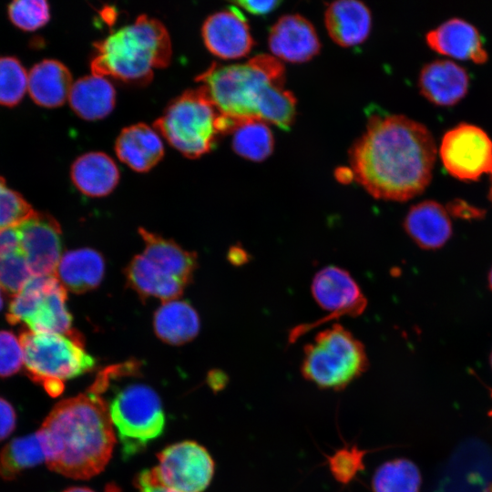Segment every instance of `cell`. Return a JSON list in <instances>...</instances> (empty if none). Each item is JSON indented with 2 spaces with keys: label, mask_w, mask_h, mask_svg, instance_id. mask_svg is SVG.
Returning <instances> with one entry per match:
<instances>
[{
  "label": "cell",
  "mask_w": 492,
  "mask_h": 492,
  "mask_svg": "<svg viewBox=\"0 0 492 492\" xmlns=\"http://www.w3.org/2000/svg\"><path fill=\"white\" fill-rule=\"evenodd\" d=\"M119 170L115 161L103 152H87L72 164L70 177L76 188L93 198L108 195L119 181Z\"/></svg>",
  "instance_id": "22"
},
{
  "label": "cell",
  "mask_w": 492,
  "mask_h": 492,
  "mask_svg": "<svg viewBox=\"0 0 492 492\" xmlns=\"http://www.w3.org/2000/svg\"><path fill=\"white\" fill-rule=\"evenodd\" d=\"M153 128L183 156L197 159L215 147L220 135L231 133L234 125L200 86L173 99Z\"/></svg>",
  "instance_id": "5"
},
{
  "label": "cell",
  "mask_w": 492,
  "mask_h": 492,
  "mask_svg": "<svg viewBox=\"0 0 492 492\" xmlns=\"http://www.w3.org/2000/svg\"><path fill=\"white\" fill-rule=\"evenodd\" d=\"M437 149L430 130L403 115H373L349 150L354 179L374 198L405 201L431 181Z\"/></svg>",
  "instance_id": "1"
},
{
  "label": "cell",
  "mask_w": 492,
  "mask_h": 492,
  "mask_svg": "<svg viewBox=\"0 0 492 492\" xmlns=\"http://www.w3.org/2000/svg\"><path fill=\"white\" fill-rule=\"evenodd\" d=\"M67 298V290L55 275L31 277L13 296L6 320L11 324L23 323L33 333H71L73 319Z\"/></svg>",
  "instance_id": "9"
},
{
  "label": "cell",
  "mask_w": 492,
  "mask_h": 492,
  "mask_svg": "<svg viewBox=\"0 0 492 492\" xmlns=\"http://www.w3.org/2000/svg\"><path fill=\"white\" fill-rule=\"evenodd\" d=\"M490 364H491V367H492V352H491V354H490Z\"/></svg>",
  "instance_id": "44"
},
{
  "label": "cell",
  "mask_w": 492,
  "mask_h": 492,
  "mask_svg": "<svg viewBox=\"0 0 492 492\" xmlns=\"http://www.w3.org/2000/svg\"><path fill=\"white\" fill-rule=\"evenodd\" d=\"M138 233L145 245L142 254L152 264L186 285L191 282L197 267V255L194 252L186 251L175 241L143 228L138 229Z\"/></svg>",
  "instance_id": "24"
},
{
  "label": "cell",
  "mask_w": 492,
  "mask_h": 492,
  "mask_svg": "<svg viewBox=\"0 0 492 492\" xmlns=\"http://www.w3.org/2000/svg\"><path fill=\"white\" fill-rule=\"evenodd\" d=\"M19 340L26 375L51 396L59 395L64 383L90 372L95 358L84 348V339L71 333L23 332Z\"/></svg>",
  "instance_id": "6"
},
{
  "label": "cell",
  "mask_w": 492,
  "mask_h": 492,
  "mask_svg": "<svg viewBox=\"0 0 492 492\" xmlns=\"http://www.w3.org/2000/svg\"><path fill=\"white\" fill-rule=\"evenodd\" d=\"M136 486L138 492H178L160 484L151 469L143 471L138 476Z\"/></svg>",
  "instance_id": "38"
},
{
  "label": "cell",
  "mask_w": 492,
  "mask_h": 492,
  "mask_svg": "<svg viewBox=\"0 0 492 492\" xmlns=\"http://www.w3.org/2000/svg\"><path fill=\"white\" fill-rule=\"evenodd\" d=\"M33 277L21 248L0 251V287L16 294Z\"/></svg>",
  "instance_id": "32"
},
{
  "label": "cell",
  "mask_w": 492,
  "mask_h": 492,
  "mask_svg": "<svg viewBox=\"0 0 492 492\" xmlns=\"http://www.w3.org/2000/svg\"><path fill=\"white\" fill-rule=\"evenodd\" d=\"M324 24L334 43L344 47L354 46L368 37L372 28V14L361 1H334L325 9Z\"/></svg>",
  "instance_id": "18"
},
{
  "label": "cell",
  "mask_w": 492,
  "mask_h": 492,
  "mask_svg": "<svg viewBox=\"0 0 492 492\" xmlns=\"http://www.w3.org/2000/svg\"><path fill=\"white\" fill-rule=\"evenodd\" d=\"M37 434L47 466L77 479L100 473L109 461L116 443L108 403L92 387L58 402Z\"/></svg>",
  "instance_id": "2"
},
{
  "label": "cell",
  "mask_w": 492,
  "mask_h": 492,
  "mask_svg": "<svg viewBox=\"0 0 492 492\" xmlns=\"http://www.w3.org/2000/svg\"><path fill=\"white\" fill-rule=\"evenodd\" d=\"M91 74L112 77L135 85H146L154 69L169 65L171 41L164 25L140 15L129 25L94 44Z\"/></svg>",
  "instance_id": "4"
},
{
  "label": "cell",
  "mask_w": 492,
  "mask_h": 492,
  "mask_svg": "<svg viewBox=\"0 0 492 492\" xmlns=\"http://www.w3.org/2000/svg\"><path fill=\"white\" fill-rule=\"evenodd\" d=\"M120 161L138 172L154 168L164 156V145L155 128L145 123L124 128L115 142Z\"/></svg>",
  "instance_id": "19"
},
{
  "label": "cell",
  "mask_w": 492,
  "mask_h": 492,
  "mask_svg": "<svg viewBox=\"0 0 492 492\" xmlns=\"http://www.w3.org/2000/svg\"><path fill=\"white\" fill-rule=\"evenodd\" d=\"M69 69L56 59H44L28 72L27 90L32 100L44 108L63 105L73 85Z\"/></svg>",
  "instance_id": "23"
},
{
  "label": "cell",
  "mask_w": 492,
  "mask_h": 492,
  "mask_svg": "<svg viewBox=\"0 0 492 492\" xmlns=\"http://www.w3.org/2000/svg\"><path fill=\"white\" fill-rule=\"evenodd\" d=\"M421 473L409 459L398 458L382 464L372 479L373 492H419Z\"/></svg>",
  "instance_id": "30"
},
{
  "label": "cell",
  "mask_w": 492,
  "mask_h": 492,
  "mask_svg": "<svg viewBox=\"0 0 492 492\" xmlns=\"http://www.w3.org/2000/svg\"><path fill=\"white\" fill-rule=\"evenodd\" d=\"M219 112L237 125L261 120L287 130L296 116V98L284 88V67L271 55L261 54L245 63H213L196 77Z\"/></svg>",
  "instance_id": "3"
},
{
  "label": "cell",
  "mask_w": 492,
  "mask_h": 492,
  "mask_svg": "<svg viewBox=\"0 0 492 492\" xmlns=\"http://www.w3.org/2000/svg\"><path fill=\"white\" fill-rule=\"evenodd\" d=\"M231 145L236 154L252 161H262L273 151L274 138L268 124L258 119L241 122L233 129Z\"/></svg>",
  "instance_id": "29"
},
{
  "label": "cell",
  "mask_w": 492,
  "mask_h": 492,
  "mask_svg": "<svg viewBox=\"0 0 492 492\" xmlns=\"http://www.w3.org/2000/svg\"><path fill=\"white\" fill-rule=\"evenodd\" d=\"M268 45L274 57L291 63L307 62L321 49L314 26L299 14L281 16L270 30Z\"/></svg>",
  "instance_id": "15"
},
{
  "label": "cell",
  "mask_w": 492,
  "mask_h": 492,
  "mask_svg": "<svg viewBox=\"0 0 492 492\" xmlns=\"http://www.w3.org/2000/svg\"><path fill=\"white\" fill-rule=\"evenodd\" d=\"M16 412L14 406L0 396V442L7 438L15 429Z\"/></svg>",
  "instance_id": "37"
},
{
  "label": "cell",
  "mask_w": 492,
  "mask_h": 492,
  "mask_svg": "<svg viewBox=\"0 0 492 492\" xmlns=\"http://www.w3.org/2000/svg\"><path fill=\"white\" fill-rule=\"evenodd\" d=\"M68 100L78 117L97 120L107 117L113 110L116 91L106 77L91 74L73 83Z\"/></svg>",
  "instance_id": "26"
},
{
  "label": "cell",
  "mask_w": 492,
  "mask_h": 492,
  "mask_svg": "<svg viewBox=\"0 0 492 492\" xmlns=\"http://www.w3.org/2000/svg\"><path fill=\"white\" fill-rule=\"evenodd\" d=\"M404 226L411 239L426 250L442 247L452 234L447 210L435 200H424L412 206Z\"/></svg>",
  "instance_id": "20"
},
{
  "label": "cell",
  "mask_w": 492,
  "mask_h": 492,
  "mask_svg": "<svg viewBox=\"0 0 492 492\" xmlns=\"http://www.w3.org/2000/svg\"><path fill=\"white\" fill-rule=\"evenodd\" d=\"M439 155L446 171L461 180L492 175V140L481 128L460 123L443 136Z\"/></svg>",
  "instance_id": "10"
},
{
  "label": "cell",
  "mask_w": 492,
  "mask_h": 492,
  "mask_svg": "<svg viewBox=\"0 0 492 492\" xmlns=\"http://www.w3.org/2000/svg\"><path fill=\"white\" fill-rule=\"evenodd\" d=\"M24 365L20 340L6 330H0V378H7L19 372Z\"/></svg>",
  "instance_id": "36"
},
{
  "label": "cell",
  "mask_w": 492,
  "mask_h": 492,
  "mask_svg": "<svg viewBox=\"0 0 492 492\" xmlns=\"http://www.w3.org/2000/svg\"><path fill=\"white\" fill-rule=\"evenodd\" d=\"M1 290L2 289L0 287V310L3 308V295Z\"/></svg>",
  "instance_id": "42"
},
{
  "label": "cell",
  "mask_w": 492,
  "mask_h": 492,
  "mask_svg": "<svg viewBox=\"0 0 492 492\" xmlns=\"http://www.w3.org/2000/svg\"><path fill=\"white\" fill-rule=\"evenodd\" d=\"M200 327L196 310L187 301L163 302L153 317L156 335L164 343L181 345L193 340Z\"/></svg>",
  "instance_id": "25"
},
{
  "label": "cell",
  "mask_w": 492,
  "mask_h": 492,
  "mask_svg": "<svg viewBox=\"0 0 492 492\" xmlns=\"http://www.w3.org/2000/svg\"><path fill=\"white\" fill-rule=\"evenodd\" d=\"M154 473L158 481L178 492H202L214 474V462L209 452L193 441L167 446L158 455Z\"/></svg>",
  "instance_id": "12"
},
{
  "label": "cell",
  "mask_w": 492,
  "mask_h": 492,
  "mask_svg": "<svg viewBox=\"0 0 492 492\" xmlns=\"http://www.w3.org/2000/svg\"><path fill=\"white\" fill-rule=\"evenodd\" d=\"M311 289L314 300L329 314L311 324H302L292 329L289 335L290 343L327 321L360 315L367 305L358 283L347 271L340 267L327 266L320 270L313 279Z\"/></svg>",
  "instance_id": "11"
},
{
  "label": "cell",
  "mask_w": 492,
  "mask_h": 492,
  "mask_svg": "<svg viewBox=\"0 0 492 492\" xmlns=\"http://www.w3.org/2000/svg\"><path fill=\"white\" fill-rule=\"evenodd\" d=\"M233 4L246 10L248 13L255 15H263L271 13L281 4L280 1L271 0V1H251V0H241L235 1Z\"/></svg>",
  "instance_id": "39"
},
{
  "label": "cell",
  "mask_w": 492,
  "mask_h": 492,
  "mask_svg": "<svg viewBox=\"0 0 492 492\" xmlns=\"http://www.w3.org/2000/svg\"><path fill=\"white\" fill-rule=\"evenodd\" d=\"M15 228L32 276L55 275L62 257V231L56 220L48 213L34 210Z\"/></svg>",
  "instance_id": "13"
},
{
  "label": "cell",
  "mask_w": 492,
  "mask_h": 492,
  "mask_svg": "<svg viewBox=\"0 0 492 492\" xmlns=\"http://www.w3.org/2000/svg\"><path fill=\"white\" fill-rule=\"evenodd\" d=\"M43 462L46 456L37 432L14 438L0 450V477L15 480Z\"/></svg>",
  "instance_id": "28"
},
{
  "label": "cell",
  "mask_w": 492,
  "mask_h": 492,
  "mask_svg": "<svg viewBox=\"0 0 492 492\" xmlns=\"http://www.w3.org/2000/svg\"><path fill=\"white\" fill-rule=\"evenodd\" d=\"M63 492H94L93 490L84 487H69Z\"/></svg>",
  "instance_id": "40"
},
{
  "label": "cell",
  "mask_w": 492,
  "mask_h": 492,
  "mask_svg": "<svg viewBox=\"0 0 492 492\" xmlns=\"http://www.w3.org/2000/svg\"><path fill=\"white\" fill-rule=\"evenodd\" d=\"M105 274L103 256L94 249L81 248L63 254L55 276L62 286L75 293L96 289Z\"/></svg>",
  "instance_id": "21"
},
{
  "label": "cell",
  "mask_w": 492,
  "mask_h": 492,
  "mask_svg": "<svg viewBox=\"0 0 492 492\" xmlns=\"http://www.w3.org/2000/svg\"><path fill=\"white\" fill-rule=\"evenodd\" d=\"M489 199L490 200L492 201V184H491V187H490V190H489Z\"/></svg>",
  "instance_id": "43"
},
{
  "label": "cell",
  "mask_w": 492,
  "mask_h": 492,
  "mask_svg": "<svg viewBox=\"0 0 492 492\" xmlns=\"http://www.w3.org/2000/svg\"><path fill=\"white\" fill-rule=\"evenodd\" d=\"M108 403L111 423L125 456L142 450L161 435L165 415L158 394L149 385L129 382L114 385Z\"/></svg>",
  "instance_id": "8"
},
{
  "label": "cell",
  "mask_w": 492,
  "mask_h": 492,
  "mask_svg": "<svg viewBox=\"0 0 492 492\" xmlns=\"http://www.w3.org/2000/svg\"><path fill=\"white\" fill-rule=\"evenodd\" d=\"M201 35L209 51L223 59L246 56L254 46L248 22L236 5L208 16Z\"/></svg>",
  "instance_id": "14"
},
{
  "label": "cell",
  "mask_w": 492,
  "mask_h": 492,
  "mask_svg": "<svg viewBox=\"0 0 492 492\" xmlns=\"http://www.w3.org/2000/svg\"><path fill=\"white\" fill-rule=\"evenodd\" d=\"M367 452L353 445L345 446L328 456V467L335 480L343 485L353 481L364 470V460Z\"/></svg>",
  "instance_id": "34"
},
{
  "label": "cell",
  "mask_w": 492,
  "mask_h": 492,
  "mask_svg": "<svg viewBox=\"0 0 492 492\" xmlns=\"http://www.w3.org/2000/svg\"><path fill=\"white\" fill-rule=\"evenodd\" d=\"M488 285L490 287V289L492 290V268L489 272V274H488Z\"/></svg>",
  "instance_id": "41"
},
{
  "label": "cell",
  "mask_w": 492,
  "mask_h": 492,
  "mask_svg": "<svg viewBox=\"0 0 492 492\" xmlns=\"http://www.w3.org/2000/svg\"><path fill=\"white\" fill-rule=\"evenodd\" d=\"M28 73L14 56H0V105H17L27 90Z\"/></svg>",
  "instance_id": "31"
},
{
  "label": "cell",
  "mask_w": 492,
  "mask_h": 492,
  "mask_svg": "<svg viewBox=\"0 0 492 492\" xmlns=\"http://www.w3.org/2000/svg\"><path fill=\"white\" fill-rule=\"evenodd\" d=\"M11 22L25 31H34L45 26L50 18V8L44 0H16L7 8Z\"/></svg>",
  "instance_id": "33"
},
{
  "label": "cell",
  "mask_w": 492,
  "mask_h": 492,
  "mask_svg": "<svg viewBox=\"0 0 492 492\" xmlns=\"http://www.w3.org/2000/svg\"><path fill=\"white\" fill-rule=\"evenodd\" d=\"M421 94L437 106H452L466 94L469 86L467 71L449 59H436L425 64L419 74Z\"/></svg>",
  "instance_id": "17"
},
{
  "label": "cell",
  "mask_w": 492,
  "mask_h": 492,
  "mask_svg": "<svg viewBox=\"0 0 492 492\" xmlns=\"http://www.w3.org/2000/svg\"><path fill=\"white\" fill-rule=\"evenodd\" d=\"M33 211L23 196L9 188L0 176V231L17 226Z\"/></svg>",
  "instance_id": "35"
},
{
  "label": "cell",
  "mask_w": 492,
  "mask_h": 492,
  "mask_svg": "<svg viewBox=\"0 0 492 492\" xmlns=\"http://www.w3.org/2000/svg\"><path fill=\"white\" fill-rule=\"evenodd\" d=\"M425 40L431 49L452 58L476 64H483L488 58L477 28L462 18L445 21L430 30Z\"/></svg>",
  "instance_id": "16"
},
{
  "label": "cell",
  "mask_w": 492,
  "mask_h": 492,
  "mask_svg": "<svg viewBox=\"0 0 492 492\" xmlns=\"http://www.w3.org/2000/svg\"><path fill=\"white\" fill-rule=\"evenodd\" d=\"M127 283L142 299L158 298L163 302L178 299L186 284L167 275L142 253L135 255L125 269Z\"/></svg>",
  "instance_id": "27"
},
{
  "label": "cell",
  "mask_w": 492,
  "mask_h": 492,
  "mask_svg": "<svg viewBox=\"0 0 492 492\" xmlns=\"http://www.w3.org/2000/svg\"><path fill=\"white\" fill-rule=\"evenodd\" d=\"M368 367L364 344L343 325L321 331L304 347L302 376L323 389L341 390Z\"/></svg>",
  "instance_id": "7"
}]
</instances>
